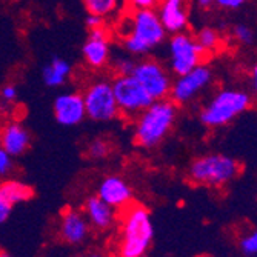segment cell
Wrapping results in <instances>:
<instances>
[{
  "label": "cell",
  "mask_w": 257,
  "mask_h": 257,
  "mask_svg": "<svg viewBox=\"0 0 257 257\" xmlns=\"http://www.w3.org/2000/svg\"><path fill=\"white\" fill-rule=\"evenodd\" d=\"M206 60V54L200 50L194 34L182 31L171 34L167 42V66L171 74L182 76L191 71Z\"/></svg>",
  "instance_id": "ba28073f"
},
{
  "label": "cell",
  "mask_w": 257,
  "mask_h": 257,
  "mask_svg": "<svg viewBox=\"0 0 257 257\" xmlns=\"http://www.w3.org/2000/svg\"><path fill=\"white\" fill-rule=\"evenodd\" d=\"M19 89L14 83H7L0 88V115H10L17 103Z\"/></svg>",
  "instance_id": "7402d4cb"
},
{
  "label": "cell",
  "mask_w": 257,
  "mask_h": 257,
  "mask_svg": "<svg viewBox=\"0 0 257 257\" xmlns=\"http://www.w3.org/2000/svg\"><path fill=\"white\" fill-rule=\"evenodd\" d=\"M249 86H251V94L257 97V60L252 63L249 69Z\"/></svg>",
  "instance_id": "4dcf8cb0"
},
{
  "label": "cell",
  "mask_w": 257,
  "mask_h": 257,
  "mask_svg": "<svg viewBox=\"0 0 257 257\" xmlns=\"http://www.w3.org/2000/svg\"><path fill=\"white\" fill-rule=\"evenodd\" d=\"M14 157L0 147V177H8L14 170Z\"/></svg>",
  "instance_id": "4316f807"
},
{
  "label": "cell",
  "mask_w": 257,
  "mask_h": 257,
  "mask_svg": "<svg viewBox=\"0 0 257 257\" xmlns=\"http://www.w3.org/2000/svg\"><path fill=\"white\" fill-rule=\"evenodd\" d=\"M85 23H86V28L89 31V30H96V28L105 27L106 25V20L102 19V17H99V16H94V14H88Z\"/></svg>",
  "instance_id": "f546056e"
},
{
  "label": "cell",
  "mask_w": 257,
  "mask_h": 257,
  "mask_svg": "<svg viewBox=\"0 0 257 257\" xmlns=\"http://www.w3.org/2000/svg\"><path fill=\"white\" fill-rule=\"evenodd\" d=\"M131 76L144 86L153 100L170 99L173 86V74L168 66L154 57L136 59Z\"/></svg>",
  "instance_id": "9c48e42d"
},
{
  "label": "cell",
  "mask_w": 257,
  "mask_h": 257,
  "mask_svg": "<svg viewBox=\"0 0 257 257\" xmlns=\"http://www.w3.org/2000/svg\"><path fill=\"white\" fill-rule=\"evenodd\" d=\"M112 151L111 142L105 137H94L91 139L86 145V156L91 160H103Z\"/></svg>",
  "instance_id": "603a6c76"
},
{
  "label": "cell",
  "mask_w": 257,
  "mask_h": 257,
  "mask_svg": "<svg viewBox=\"0 0 257 257\" xmlns=\"http://www.w3.org/2000/svg\"><path fill=\"white\" fill-rule=\"evenodd\" d=\"M249 0H214V7L223 11H237L243 8Z\"/></svg>",
  "instance_id": "83f0119b"
},
{
  "label": "cell",
  "mask_w": 257,
  "mask_h": 257,
  "mask_svg": "<svg viewBox=\"0 0 257 257\" xmlns=\"http://www.w3.org/2000/svg\"><path fill=\"white\" fill-rule=\"evenodd\" d=\"M82 96L86 109V119L96 123H109L120 117L112 89V79L102 76L94 77L85 85Z\"/></svg>",
  "instance_id": "8992f818"
},
{
  "label": "cell",
  "mask_w": 257,
  "mask_h": 257,
  "mask_svg": "<svg viewBox=\"0 0 257 257\" xmlns=\"http://www.w3.org/2000/svg\"><path fill=\"white\" fill-rule=\"evenodd\" d=\"M134 63H136V57L130 56V54H123V56H117L111 60V66L114 69L115 74H131L133 68H134Z\"/></svg>",
  "instance_id": "484cf974"
},
{
  "label": "cell",
  "mask_w": 257,
  "mask_h": 257,
  "mask_svg": "<svg viewBox=\"0 0 257 257\" xmlns=\"http://www.w3.org/2000/svg\"><path fill=\"white\" fill-rule=\"evenodd\" d=\"M196 42L200 46V50L206 54V57H209L213 53L219 51L222 46V34L213 28V27H202L196 34Z\"/></svg>",
  "instance_id": "44dd1931"
},
{
  "label": "cell",
  "mask_w": 257,
  "mask_h": 257,
  "mask_svg": "<svg viewBox=\"0 0 257 257\" xmlns=\"http://www.w3.org/2000/svg\"><path fill=\"white\" fill-rule=\"evenodd\" d=\"M82 4L88 14L108 20L122 10L125 0H82Z\"/></svg>",
  "instance_id": "ffe728a7"
},
{
  "label": "cell",
  "mask_w": 257,
  "mask_h": 257,
  "mask_svg": "<svg viewBox=\"0 0 257 257\" xmlns=\"http://www.w3.org/2000/svg\"><path fill=\"white\" fill-rule=\"evenodd\" d=\"M73 76V66L63 57H53L42 69V80L48 88H62Z\"/></svg>",
  "instance_id": "ac0fdd59"
},
{
  "label": "cell",
  "mask_w": 257,
  "mask_h": 257,
  "mask_svg": "<svg viewBox=\"0 0 257 257\" xmlns=\"http://www.w3.org/2000/svg\"><path fill=\"white\" fill-rule=\"evenodd\" d=\"M0 147L13 157H19L30 150L31 133L19 120L8 119L0 126Z\"/></svg>",
  "instance_id": "e0dca14e"
},
{
  "label": "cell",
  "mask_w": 257,
  "mask_h": 257,
  "mask_svg": "<svg viewBox=\"0 0 257 257\" xmlns=\"http://www.w3.org/2000/svg\"><path fill=\"white\" fill-rule=\"evenodd\" d=\"M82 59L92 71H100L109 66L112 60V50L111 33L106 25L88 31V37L82 46Z\"/></svg>",
  "instance_id": "8fae6325"
},
{
  "label": "cell",
  "mask_w": 257,
  "mask_h": 257,
  "mask_svg": "<svg viewBox=\"0 0 257 257\" xmlns=\"http://www.w3.org/2000/svg\"><path fill=\"white\" fill-rule=\"evenodd\" d=\"M96 196H99L117 211H123L134 203V191L131 183L119 174L105 176L99 182Z\"/></svg>",
  "instance_id": "5bb4252c"
},
{
  "label": "cell",
  "mask_w": 257,
  "mask_h": 257,
  "mask_svg": "<svg viewBox=\"0 0 257 257\" xmlns=\"http://www.w3.org/2000/svg\"><path fill=\"white\" fill-rule=\"evenodd\" d=\"M160 0H125L128 10H156Z\"/></svg>",
  "instance_id": "f1b7e54d"
},
{
  "label": "cell",
  "mask_w": 257,
  "mask_h": 257,
  "mask_svg": "<svg viewBox=\"0 0 257 257\" xmlns=\"http://www.w3.org/2000/svg\"><path fill=\"white\" fill-rule=\"evenodd\" d=\"M196 5L202 11H209L214 7V0H196Z\"/></svg>",
  "instance_id": "d6a6232c"
},
{
  "label": "cell",
  "mask_w": 257,
  "mask_h": 257,
  "mask_svg": "<svg viewBox=\"0 0 257 257\" xmlns=\"http://www.w3.org/2000/svg\"><path fill=\"white\" fill-rule=\"evenodd\" d=\"M0 257H11L8 252H5V251H2V249H0Z\"/></svg>",
  "instance_id": "e575fe53"
},
{
  "label": "cell",
  "mask_w": 257,
  "mask_h": 257,
  "mask_svg": "<svg viewBox=\"0 0 257 257\" xmlns=\"http://www.w3.org/2000/svg\"><path fill=\"white\" fill-rule=\"evenodd\" d=\"M237 245L245 257H257V228L242 232L237 239Z\"/></svg>",
  "instance_id": "cb8c5ba5"
},
{
  "label": "cell",
  "mask_w": 257,
  "mask_h": 257,
  "mask_svg": "<svg viewBox=\"0 0 257 257\" xmlns=\"http://www.w3.org/2000/svg\"><path fill=\"white\" fill-rule=\"evenodd\" d=\"M216 74L208 63H200L191 71L173 79V86L170 92V99L180 108L197 102L208 89L214 85Z\"/></svg>",
  "instance_id": "52a82bcc"
},
{
  "label": "cell",
  "mask_w": 257,
  "mask_h": 257,
  "mask_svg": "<svg viewBox=\"0 0 257 257\" xmlns=\"http://www.w3.org/2000/svg\"><path fill=\"white\" fill-rule=\"evenodd\" d=\"M34 197V190L28 183L14 177H5L0 182V199L11 208L20 203L30 202Z\"/></svg>",
  "instance_id": "d6986e66"
},
{
  "label": "cell",
  "mask_w": 257,
  "mask_h": 257,
  "mask_svg": "<svg viewBox=\"0 0 257 257\" xmlns=\"http://www.w3.org/2000/svg\"><path fill=\"white\" fill-rule=\"evenodd\" d=\"M86 257H103V254H100V252H91Z\"/></svg>",
  "instance_id": "836d02e7"
},
{
  "label": "cell",
  "mask_w": 257,
  "mask_h": 257,
  "mask_svg": "<svg viewBox=\"0 0 257 257\" xmlns=\"http://www.w3.org/2000/svg\"><path fill=\"white\" fill-rule=\"evenodd\" d=\"M57 234L59 239L69 246L83 245L91 234V226L83 211L76 208H65L60 214Z\"/></svg>",
  "instance_id": "4fadbf2b"
},
{
  "label": "cell",
  "mask_w": 257,
  "mask_h": 257,
  "mask_svg": "<svg viewBox=\"0 0 257 257\" xmlns=\"http://www.w3.org/2000/svg\"><path fill=\"white\" fill-rule=\"evenodd\" d=\"M53 114L60 126H79L86 119V109L82 92L63 91L57 94L53 103Z\"/></svg>",
  "instance_id": "7c38bea8"
},
{
  "label": "cell",
  "mask_w": 257,
  "mask_h": 257,
  "mask_svg": "<svg viewBox=\"0 0 257 257\" xmlns=\"http://www.w3.org/2000/svg\"><path fill=\"white\" fill-rule=\"evenodd\" d=\"M73 257H82V255H73Z\"/></svg>",
  "instance_id": "d590c367"
},
{
  "label": "cell",
  "mask_w": 257,
  "mask_h": 257,
  "mask_svg": "<svg viewBox=\"0 0 257 257\" xmlns=\"http://www.w3.org/2000/svg\"><path fill=\"white\" fill-rule=\"evenodd\" d=\"M240 173L242 165L236 157L225 153H206L193 159L186 170V177L193 185L222 190L234 182Z\"/></svg>",
  "instance_id": "5b68a950"
},
{
  "label": "cell",
  "mask_w": 257,
  "mask_h": 257,
  "mask_svg": "<svg viewBox=\"0 0 257 257\" xmlns=\"http://www.w3.org/2000/svg\"><path fill=\"white\" fill-rule=\"evenodd\" d=\"M231 37L242 46H251L255 40V33L248 23H236L231 28Z\"/></svg>",
  "instance_id": "d4e9b609"
},
{
  "label": "cell",
  "mask_w": 257,
  "mask_h": 257,
  "mask_svg": "<svg viewBox=\"0 0 257 257\" xmlns=\"http://www.w3.org/2000/svg\"><path fill=\"white\" fill-rule=\"evenodd\" d=\"M153 239L154 225L148 209L137 203L123 209L114 245L115 257H145Z\"/></svg>",
  "instance_id": "3957f363"
},
{
  "label": "cell",
  "mask_w": 257,
  "mask_h": 257,
  "mask_svg": "<svg viewBox=\"0 0 257 257\" xmlns=\"http://www.w3.org/2000/svg\"><path fill=\"white\" fill-rule=\"evenodd\" d=\"M11 209L13 208L7 202H4L2 199H0V225H4L8 220V217L11 214Z\"/></svg>",
  "instance_id": "1f68e13d"
},
{
  "label": "cell",
  "mask_w": 257,
  "mask_h": 257,
  "mask_svg": "<svg viewBox=\"0 0 257 257\" xmlns=\"http://www.w3.org/2000/svg\"><path fill=\"white\" fill-rule=\"evenodd\" d=\"M156 10H128L120 22V42L123 51L136 59L147 57L167 40Z\"/></svg>",
  "instance_id": "6da1fadb"
},
{
  "label": "cell",
  "mask_w": 257,
  "mask_h": 257,
  "mask_svg": "<svg viewBox=\"0 0 257 257\" xmlns=\"http://www.w3.org/2000/svg\"><path fill=\"white\" fill-rule=\"evenodd\" d=\"M156 13L168 34L188 31L190 0H160Z\"/></svg>",
  "instance_id": "9a60e30c"
},
{
  "label": "cell",
  "mask_w": 257,
  "mask_h": 257,
  "mask_svg": "<svg viewBox=\"0 0 257 257\" xmlns=\"http://www.w3.org/2000/svg\"><path fill=\"white\" fill-rule=\"evenodd\" d=\"M114 96L117 100L120 117L134 119L154 100L131 74H115L112 79Z\"/></svg>",
  "instance_id": "30bf717a"
},
{
  "label": "cell",
  "mask_w": 257,
  "mask_h": 257,
  "mask_svg": "<svg viewBox=\"0 0 257 257\" xmlns=\"http://www.w3.org/2000/svg\"><path fill=\"white\" fill-rule=\"evenodd\" d=\"M83 214L91 226L99 232H106L112 229L119 220L117 209L103 202L99 196H91L83 203Z\"/></svg>",
  "instance_id": "2e32d148"
},
{
  "label": "cell",
  "mask_w": 257,
  "mask_h": 257,
  "mask_svg": "<svg viewBox=\"0 0 257 257\" xmlns=\"http://www.w3.org/2000/svg\"><path fill=\"white\" fill-rule=\"evenodd\" d=\"M179 119V106L171 99L154 100L133 119V140L144 150H154L174 130Z\"/></svg>",
  "instance_id": "7a4b0ae2"
},
{
  "label": "cell",
  "mask_w": 257,
  "mask_h": 257,
  "mask_svg": "<svg viewBox=\"0 0 257 257\" xmlns=\"http://www.w3.org/2000/svg\"><path fill=\"white\" fill-rule=\"evenodd\" d=\"M255 97L242 88H220L199 111V120L208 130L228 126L254 106Z\"/></svg>",
  "instance_id": "277c9868"
}]
</instances>
